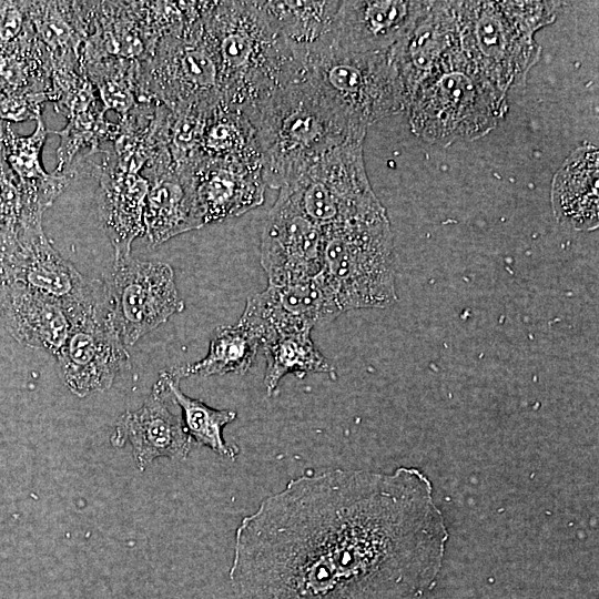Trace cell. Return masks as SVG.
<instances>
[{"label":"cell","mask_w":599,"mask_h":599,"mask_svg":"<svg viewBox=\"0 0 599 599\" xmlns=\"http://www.w3.org/2000/svg\"><path fill=\"white\" fill-rule=\"evenodd\" d=\"M448 529L414 467L333 469L292 479L235 531V599H419Z\"/></svg>","instance_id":"1"},{"label":"cell","mask_w":599,"mask_h":599,"mask_svg":"<svg viewBox=\"0 0 599 599\" xmlns=\"http://www.w3.org/2000/svg\"><path fill=\"white\" fill-rule=\"evenodd\" d=\"M202 23L217 62L221 99L247 118L301 79L295 51L253 1H205Z\"/></svg>","instance_id":"2"},{"label":"cell","mask_w":599,"mask_h":599,"mask_svg":"<svg viewBox=\"0 0 599 599\" xmlns=\"http://www.w3.org/2000/svg\"><path fill=\"white\" fill-rule=\"evenodd\" d=\"M265 185L281 190L333 149L366 135L301 78L274 92L250 116Z\"/></svg>","instance_id":"3"},{"label":"cell","mask_w":599,"mask_h":599,"mask_svg":"<svg viewBox=\"0 0 599 599\" xmlns=\"http://www.w3.org/2000/svg\"><path fill=\"white\" fill-rule=\"evenodd\" d=\"M557 1H456L466 58L499 89L525 83L540 57L534 34L559 12Z\"/></svg>","instance_id":"4"},{"label":"cell","mask_w":599,"mask_h":599,"mask_svg":"<svg viewBox=\"0 0 599 599\" xmlns=\"http://www.w3.org/2000/svg\"><path fill=\"white\" fill-rule=\"evenodd\" d=\"M507 109L506 92L463 52L448 67L423 80L407 97L404 111L415 135L448 146L485 136Z\"/></svg>","instance_id":"5"},{"label":"cell","mask_w":599,"mask_h":599,"mask_svg":"<svg viewBox=\"0 0 599 599\" xmlns=\"http://www.w3.org/2000/svg\"><path fill=\"white\" fill-rule=\"evenodd\" d=\"M318 275L342 313L393 305L395 248L386 210L324 230Z\"/></svg>","instance_id":"6"},{"label":"cell","mask_w":599,"mask_h":599,"mask_svg":"<svg viewBox=\"0 0 599 599\" xmlns=\"http://www.w3.org/2000/svg\"><path fill=\"white\" fill-rule=\"evenodd\" d=\"M302 78L365 132L405 110L403 83L389 52H348L331 44L304 57Z\"/></svg>","instance_id":"7"},{"label":"cell","mask_w":599,"mask_h":599,"mask_svg":"<svg viewBox=\"0 0 599 599\" xmlns=\"http://www.w3.org/2000/svg\"><path fill=\"white\" fill-rule=\"evenodd\" d=\"M138 101L170 110L211 108L221 100L220 72L202 16L181 31L162 38L138 65Z\"/></svg>","instance_id":"8"},{"label":"cell","mask_w":599,"mask_h":599,"mask_svg":"<svg viewBox=\"0 0 599 599\" xmlns=\"http://www.w3.org/2000/svg\"><path fill=\"white\" fill-rule=\"evenodd\" d=\"M280 191L323 230L385 211L366 174L363 142L333 149Z\"/></svg>","instance_id":"9"},{"label":"cell","mask_w":599,"mask_h":599,"mask_svg":"<svg viewBox=\"0 0 599 599\" xmlns=\"http://www.w3.org/2000/svg\"><path fill=\"white\" fill-rule=\"evenodd\" d=\"M104 285L114 326L125 346L185 308L174 271L166 263L131 255L114 260Z\"/></svg>","instance_id":"10"},{"label":"cell","mask_w":599,"mask_h":599,"mask_svg":"<svg viewBox=\"0 0 599 599\" xmlns=\"http://www.w3.org/2000/svg\"><path fill=\"white\" fill-rule=\"evenodd\" d=\"M55 357L64 384L79 397L106 390L130 368V355L114 326L108 295L70 321Z\"/></svg>","instance_id":"11"},{"label":"cell","mask_w":599,"mask_h":599,"mask_svg":"<svg viewBox=\"0 0 599 599\" xmlns=\"http://www.w3.org/2000/svg\"><path fill=\"white\" fill-rule=\"evenodd\" d=\"M0 278L55 301L67 311L70 321L106 297L104 282L83 276L51 245L45 234L0 258Z\"/></svg>","instance_id":"12"},{"label":"cell","mask_w":599,"mask_h":599,"mask_svg":"<svg viewBox=\"0 0 599 599\" xmlns=\"http://www.w3.org/2000/svg\"><path fill=\"white\" fill-rule=\"evenodd\" d=\"M342 312L319 275L282 284H270L247 297L238 324L261 344L286 333L311 331L333 322ZM262 347V346H261Z\"/></svg>","instance_id":"13"},{"label":"cell","mask_w":599,"mask_h":599,"mask_svg":"<svg viewBox=\"0 0 599 599\" xmlns=\"http://www.w3.org/2000/svg\"><path fill=\"white\" fill-rule=\"evenodd\" d=\"M323 247L324 230L280 191L261 238V265L268 283L317 276L322 271Z\"/></svg>","instance_id":"14"},{"label":"cell","mask_w":599,"mask_h":599,"mask_svg":"<svg viewBox=\"0 0 599 599\" xmlns=\"http://www.w3.org/2000/svg\"><path fill=\"white\" fill-rule=\"evenodd\" d=\"M463 53L456 1H429L406 35L389 51L400 77L405 103L426 78Z\"/></svg>","instance_id":"15"},{"label":"cell","mask_w":599,"mask_h":599,"mask_svg":"<svg viewBox=\"0 0 599 599\" xmlns=\"http://www.w3.org/2000/svg\"><path fill=\"white\" fill-rule=\"evenodd\" d=\"M173 405L165 382L159 376L143 405L119 417L111 443L122 447L129 441L140 471L161 457L183 460L189 456L193 441Z\"/></svg>","instance_id":"16"},{"label":"cell","mask_w":599,"mask_h":599,"mask_svg":"<svg viewBox=\"0 0 599 599\" xmlns=\"http://www.w3.org/2000/svg\"><path fill=\"white\" fill-rule=\"evenodd\" d=\"M429 1H339L332 45L358 53H388L410 30Z\"/></svg>","instance_id":"17"},{"label":"cell","mask_w":599,"mask_h":599,"mask_svg":"<svg viewBox=\"0 0 599 599\" xmlns=\"http://www.w3.org/2000/svg\"><path fill=\"white\" fill-rule=\"evenodd\" d=\"M141 174L149 182L144 236L151 247L204 226L190 166L161 159L148 164Z\"/></svg>","instance_id":"18"},{"label":"cell","mask_w":599,"mask_h":599,"mask_svg":"<svg viewBox=\"0 0 599 599\" xmlns=\"http://www.w3.org/2000/svg\"><path fill=\"white\" fill-rule=\"evenodd\" d=\"M99 155L92 171L99 180V219L113 246L114 260H120L131 255L136 237L144 236L149 182L141 173L119 166L110 149H102Z\"/></svg>","instance_id":"19"},{"label":"cell","mask_w":599,"mask_h":599,"mask_svg":"<svg viewBox=\"0 0 599 599\" xmlns=\"http://www.w3.org/2000/svg\"><path fill=\"white\" fill-rule=\"evenodd\" d=\"M190 167L204 225L240 216L264 202L260 164L202 159Z\"/></svg>","instance_id":"20"},{"label":"cell","mask_w":599,"mask_h":599,"mask_svg":"<svg viewBox=\"0 0 599 599\" xmlns=\"http://www.w3.org/2000/svg\"><path fill=\"white\" fill-rule=\"evenodd\" d=\"M0 324L20 344L55 356L68 335L70 317L55 301L0 278Z\"/></svg>","instance_id":"21"},{"label":"cell","mask_w":599,"mask_h":599,"mask_svg":"<svg viewBox=\"0 0 599 599\" xmlns=\"http://www.w3.org/2000/svg\"><path fill=\"white\" fill-rule=\"evenodd\" d=\"M49 131L42 116L29 135H19L9 122L0 121L2 156L18 181L28 216L35 223H42L44 212L71 183L67 176L48 173L42 165L41 152Z\"/></svg>","instance_id":"22"},{"label":"cell","mask_w":599,"mask_h":599,"mask_svg":"<svg viewBox=\"0 0 599 599\" xmlns=\"http://www.w3.org/2000/svg\"><path fill=\"white\" fill-rule=\"evenodd\" d=\"M598 149H576L557 171L551 186V206L561 225L578 231L598 226Z\"/></svg>","instance_id":"23"},{"label":"cell","mask_w":599,"mask_h":599,"mask_svg":"<svg viewBox=\"0 0 599 599\" xmlns=\"http://www.w3.org/2000/svg\"><path fill=\"white\" fill-rule=\"evenodd\" d=\"M89 13L90 1H28L29 21L49 54L51 69H80Z\"/></svg>","instance_id":"24"},{"label":"cell","mask_w":599,"mask_h":599,"mask_svg":"<svg viewBox=\"0 0 599 599\" xmlns=\"http://www.w3.org/2000/svg\"><path fill=\"white\" fill-rule=\"evenodd\" d=\"M284 37L303 64L304 57L332 44L339 1H253Z\"/></svg>","instance_id":"25"},{"label":"cell","mask_w":599,"mask_h":599,"mask_svg":"<svg viewBox=\"0 0 599 599\" xmlns=\"http://www.w3.org/2000/svg\"><path fill=\"white\" fill-rule=\"evenodd\" d=\"M202 159L262 166L254 129L248 118L222 99L207 113L199 148V160Z\"/></svg>","instance_id":"26"},{"label":"cell","mask_w":599,"mask_h":599,"mask_svg":"<svg viewBox=\"0 0 599 599\" xmlns=\"http://www.w3.org/2000/svg\"><path fill=\"white\" fill-rule=\"evenodd\" d=\"M261 346L258 337L245 326L238 323L221 325L213 331L207 354L201 361L177 365L167 372L179 382L193 375H244L253 365Z\"/></svg>","instance_id":"27"},{"label":"cell","mask_w":599,"mask_h":599,"mask_svg":"<svg viewBox=\"0 0 599 599\" xmlns=\"http://www.w3.org/2000/svg\"><path fill=\"white\" fill-rule=\"evenodd\" d=\"M50 90V58L31 26L19 41L0 48V99L19 93L49 99Z\"/></svg>","instance_id":"28"},{"label":"cell","mask_w":599,"mask_h":599,"mask_svg":"<svg viewBox=\"0 0 599 599\" xmlns=\"http://www.w3.org/2000/svg\"><path fill=\"white\" fill-rule=\"evenodd\" d=\"M120 131L119 123L105 118L103 106L81 112L68 118L62 130L49 131L59 135L57 166L53 173L72 179L74 165L84 156L101 152L102 144L113 142Z\"/></svg>","instance_id":"29"},{"label":"cell","mask_w":599,"mask_h":599,"mask_svg":"<svg viewBox=\"0 0 599 599\" xmlns=\"http://www.w3.org/2000/svg\"><path fill=\"white\" fill-rule=\"evenodd\" d=\"M266 359L264 385L267 395L274 394L287 374L303 378L311 373L333 370L328 359L316 348L311 331L275 336L262 345Z\"/></svg>","instance_id":"30"},{"label":"cell","mask_w":599,"mask_h":599,"mask_svg":"<svg viewBox=\"0 0 599 599\" xmlns=\"http://www.w3.org/2000/svg\"><path fill=\"white\" fill-rule=\"evenodd\" d=\"M160 376L181 410L184 428L192 441L210 448L222 457L234 460L240 449L224 440L223 428L235 420L236 412L216 409L200 399L185 395L180 388V382L174 379L167 370H163Z\"/></svg>","instance_id":"31"},{"label":"cell","mask_w":599,"mask_h":599,"mask_svg":"<svg viewBox=\"0 0 599 599\" xmlns=\"http://www.w3.org/2000/svg\"><path fill=\"white\" fill-rule=\"evenodd\" d=\"M138 62L100 59L81 64V71L97 89L104 111L120 118L138 104Z\"/></svg>","instance_id":"32"},{"label":"cell","mask_w":599,"mask_h":599,"mask_svg":"<svg viewBox=\"0 0 599 599\" xmlns=\"http://www.w3.org/2000/svg\"><path fill=\"white\" fill-rule=\"evenodd\" d=\"M43 233L42 224L29 219L18 181L0 149V258Z\"/></svg>","instance_id":"33"},{"label":"cell","mask_w":599,"mask_h":599,"mask_svg":"<svg viewBox=\"0 0 599 599\" xmlns=\"http://www.w3.org/2000/svg\"><path fill=\"white\" fill-rule=\"evenodd\" d=\"M30 28L28 1H0V48L16 43Z\"/></svg>","instance_id":"34"}]
</instances>
